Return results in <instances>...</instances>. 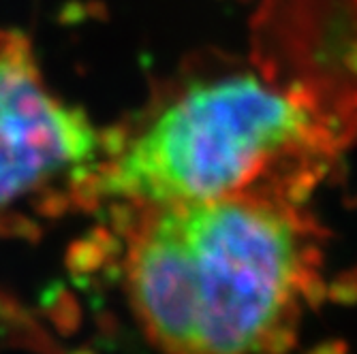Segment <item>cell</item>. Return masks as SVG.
Returning a JSON list of instances; mask_svg holds the SVG:
<instances>
[{
	"mask_svg": "<svg viewBox=\"0 0 357 354\" xmlns=\"http://www.w3.org/2000/svg\"><path fill=\"white\" fill-rule=\"evenodd\" d=\"M312 254L276 192L142 207L126 295L163 354H272L304 312Z\"/></svg>",
	"mask_w": 357,
	"mask_h": 354,
	"instance_id": "obj_1",
	"label": "cell"
},
{
	"mask_svg": "<svg viewBox=\"0 0 357 354\" xmlns=\"http://www.w3.org/2000/svg\"><path fill=\"white\" fill-rule=\"evenodd\" d=\"M342 120L268 71L202 77L124 143L107 184L142 207L268 192L276 169L332 150Z\"/></svg>",
	"mask_w": 357,
	"mask_h": 354,
	"instance_id": "obj_2",
	"label": "cell"
},
{
	"mask_svg": "<svg viewBox=\"0 0 357 354\" xmlns=\"http://www.w3.org/2000/svg\"><path fill=\"white\" fill-rule=\"evenodd\" d=\"M92 150L88 122L47 90L28 47L0 39V211L79 169Z\"/></svg>",
	"mask_w": 357,
	"mask_h": 354,
	"instance_id": "obj_3",
	"label": "cell"
}]
</instances>
